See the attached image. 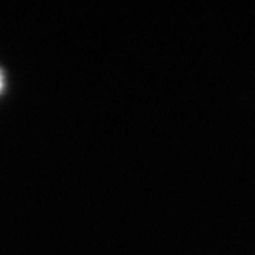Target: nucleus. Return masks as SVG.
Listing matches in <instances>:
<instances>
[{"mask_svg":"<svg viewBox=\"0 0 255 255\" xmlns=\"http://www.w3.org/2000/svg\"><path fill=\"white\" fill-rule=\"evenodd\" d=\"M0 86H2V80H0Z\"/></svg>","mask_w":255,"mask_h":255,"instance_id":"1","label":"nucleus"}]
</instances>
